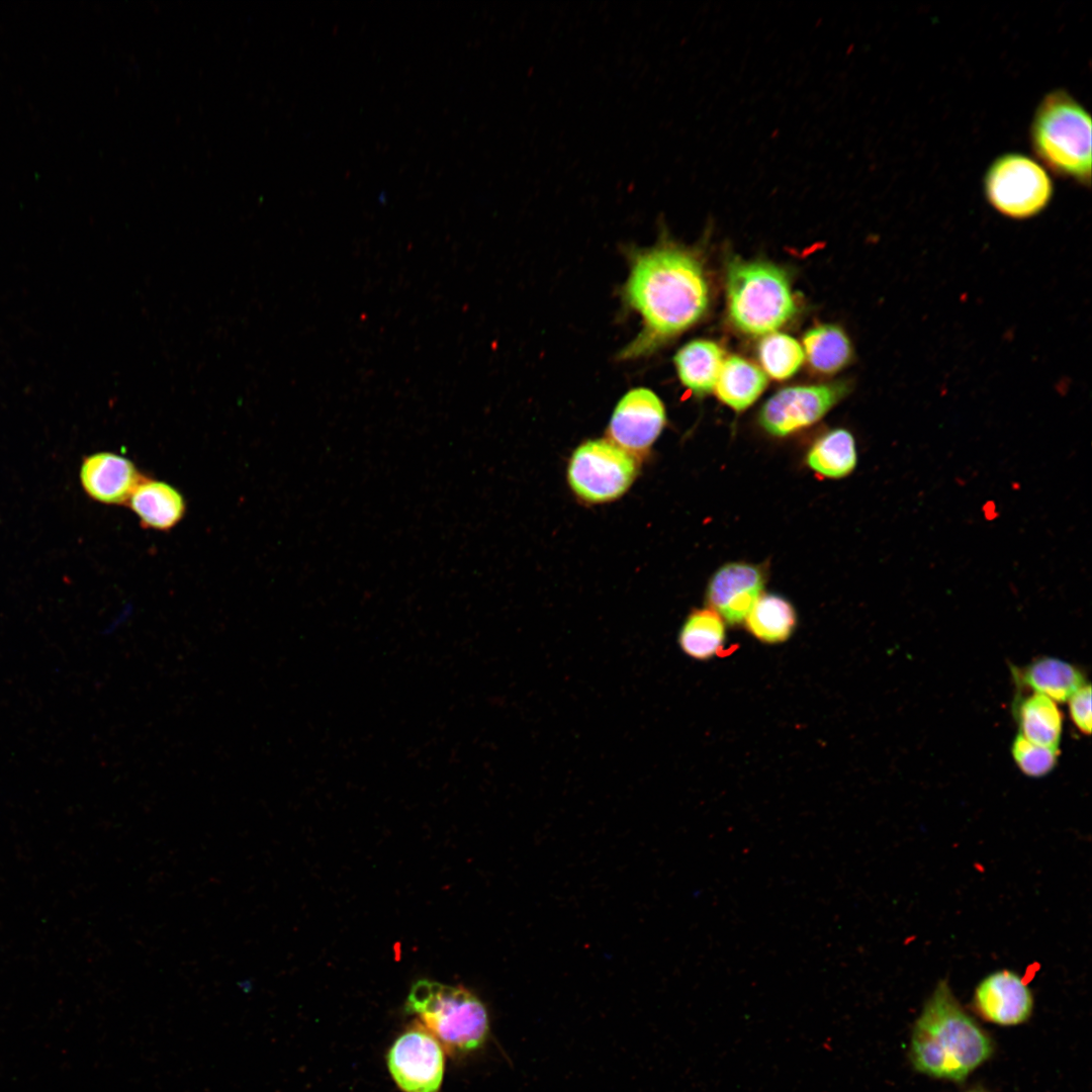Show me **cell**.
Returning a JSON list of instances; mask_svg holds the SVG:
<instances>
[{"mask_svg":"<svg viewBox=\"0 0 1092 1092\" xmlns=\"http://www.w3.org/2000/svg\"><path fill=\"white\" fill-rule=\"evenodd\" d=\"M1011 753L1015 763L1025 776L1041 778L1056 766L1060 749L1035 744L1018 734L1012 742Z\"/></svg>","mask_w":1092,"mask_h":1092,"instance_id":"cb8c5ba5","label":"cell"},{"mask_svg":"<svg viewBox=\"0 0 1092 1092\" xmlns=\"http://www.w3.org/2000/svg\"><path fill=\"white\" fill-rule=\"evenodd\" d=\"M764 585L760 569L734 562L716 571L707 588V601L724 622L739 625L761 596Z\"/></svg>","mask_w":1092,"mask_h":1092,"instance_id":"7c38bea8","label":"cell"},{"mask_svg":"<svg viewBox=\"0 0 1092 1092\" xmlns=\"http://www.w3.org/2000/svg\"><path fill=\"white\" fill-rule=\"evenodd\" d=\"M637 474L634 456L608 440L587 441L573 453L568 481L574 492L590 503L622 495Z\"/></svg>","mask_w":1092,"mask_h":1092,"instance_id":"52a82bcc","label":"cell"},{"mask_svg":"<svg viewBox=\"0 0 1092 1092\" xmlns=\"http://www.w3.org/2000/svg\"><path fill=\"white\" fill-rule=\"evenodd\" d=\"M405 1009L450 1055L480 1049L489 1034V1019L482 1001L460 986L420 980L406 999Z\"/></svg>","mask_w":1092,"mask_h":1092,"instance_id":"277c9868","label":"cell"},{"mask_svg":"<svg viewBox=\"0 0 1092 1092\" xmlns=\"http://www.w3.org/2000/svg\"><path fill=\"white\" fill-rule=\"evenodd\" d=\"M127 506L143 527L157 531L171 530L186 513L185 497L175 486L145 476L131 493Z\"/></svg>","mask_w":1092,"mask_h":1092,"instance_id":"5bb4252c","label":"cell"},{"mask_svg":"<svg viewBox=\"0 0 1092 1092\" xmlns=\"http://www.w3.org/2000/svg\"><path fill=\"white\" fill-rule=\"evenodd\" d=\"M802 345L793 337L782 333L764 336L758 346V358L762 371L777 380L793 376L804 361Z\"/></svg>","mask_w":1092,"mask_h":1092,"instance_id":"603a6c76","label":"cell"},{"mask_svg":"<svg viewBox=\"0 0 1092 1092\" xmlns=\"http://www.w3.org/2000/svg\"><path fill=\"white\" fill-rule=\"evenodd\" d=\"M1034 999L1025 981L1014 971L1001 969L988 974L976 986L972 1007L984 1020L999 1026L1026 1022Z\"/></svg>","mask_w":1092,"mask_h":1092,"instance_id":"30bf717a","label":"cell"},{"mask_svg":"<svg viewBox=\"0 0 1092 1092\" xmlns=\"http://www.w3.org/2000/svg\"><path fill=\"white\" fill-rule=\"evenodd\" d=\"M848 390L849 386L845 382L781 389L762 405L759 424L772 436H788L819 421Z\"/></svg>","mask_w":1092,"mask_h":1092,"instance_id":"ba28073f","label":"cell"},{"mask_svg":"<svg viewBox=\"0 0 1092 1092\" xmlns=\"http://www.w3.org/2000/svg\"><path fill=\"white\" fill-rule=\"evenodd\" d=\"M746 630L766 644L787 641L795 631L797 614L792 604L775 595H761L744 620Z\"/></svg>","mask_w":1092,"mask_h":1092,"instance_id":"d6986e66","label":"cell"},{"mask_svg":"<svg viewBox=\"0 0 1092 1092\" xmlns=\"http://www.w3.org/2000/svg\"><path fill=\"white\" fill-rule=\"evenodd\" d=\"M1034 155L1056 175L1091 184V117L1069 92L1056 89L1038 103L1029 129Z\"/></svg>","mask_w":1092,"mask_h":1092,"instance_id":"3957f363","label":"cell"},{"mask_svg":"<svg viewBox=\"0 0 1092 1092\" xmlns=\"http://www.w3.org/2000/svg\"><path fill=\"white\" fill-rule=\"evenodd\" d=\"M387 1064L403 1092L439 1091L444 1074L443 1049L421 1022H414L394 1041Z\"/></svg>","mask_w":1092,"mask_h":1092,"instance_id":"9c48e42d","label":"cell"},{"mask_svg":"<svg viewBox=\"0 0 1092 1092\" xmlns=\"http://www.w3.org/2000/svg\"><path fill=\"white\" fill-rule=\"evenodd\" d=\"M803 351L812 368L824 374L842 369L852 355L849 339L833 325H821L809 330L803 338Z\"/></svg>","mask_w":1092,"mask_h":1092,"instance_id":"ffe728a7","label":"cell"},{"mask_svg":"<svg viewBox=\"0 0 1092 1092\" xmlns=\"http://www.w3.org/2000/svg\"><path fill=\"white\" fill-rule=\"evenodd\" d=\"M988 202L1001 214L1015 219L1037 215L1051 202L1053 181L1045 169L1028 156L1001 155L984 177Z\"/></svg>","mask_w":1092,"mask_h":1092,"instance_id":"8992f818","label":"cell"},{"mask_svg":"<svg viewBox=\"0 0 1092 1092\" xmlns=\"http://www.w3.org/2000/svg\"><path fill=\"white\" fill-rule=\"evenodd\" d=\"M1019 685L1043 695L1054 702H1066L1086 684L1083 672L1065 660L1043 656L1023 668L1013 669Z\"/></svg>","mask_w":1092,"mask_h":1092,"instance_id":"9a60e30c","label":"cell"},{"mask_svg":"<svg viewBox=\"0 0 1092 1092\" xmlns=\"http://www.w3.org/2000/svg\"><path fill=\"white\" fill-rule=\"evenodd\" d=\"M665 423V411L658 396L647 388H635L618 402L609 425L612 442L629 453L647 450Z\"/></svg>","mask_w":1092,"mask_h":1092,"instance_id":"8fae6325","label":"cell"},{"mask_svg":"<svg viewBox=\"0 0 1092 1092\" xmlns=\"http://www.w3.org/2000/svg\"><path fill=\"white\" fill-rule=\"evenodd\" d=\"M1070 718L1076 728L1083 734L1089 735L1091 731V687L1083 685L1069 699Z\"/></svg>","mask_w":1092,"mask_h":1092,"instance_id":"d4e9b609","label":"cell"},{"mask_svg":"<svg viewBox=\"0 0 1092 1092\" xmlns=\"http://www.w3.org/2000/svg\"><path fill=\"white\" fill-rule=\"evenodd\" d=\"M625 298L642 316L644 330L625 355L646 352L696 324L709 304V286L695 255L671 245L639 254Z\"/></svg>","mask_w":1092,"mask_h":1092,"instance_id":"6da1fadb","label":"cell"},{"mask_svg":"<svg viewBox=\"0 0 1092 1092\" xmlns=\"http://www.w3.org/2000/svg\"><path fill=\"white\" fill-rule=\"evenodd\" d=\"M994 1052L987 1031L963 1008L946 980H940L916 1018L910 1037L913 1068L928 1077L965 1081Z\"/></svg>","mask_w":1092,"mask_h":1092,"instance_id":"7a4b0ae2","label":"cell"},{"mask_svg":"<svg viewBox=\"0 0 1092 1092\" xmlns=\"http://www.w3.org/2000/svg\"><path fill=\"white\" fill-rule=\"evenodd\" d=\"M966 1092H986V1091L981 1089V1088H974V1089H970V1090H968Z\"/></svg>","mask_w":1092,"mask_h":1092,"instance_id":"484cf974","label":"cell"},{"mask_svg":"<svg viewBox=\"0 0 1092 1092\" xmlns=\"http://www.w3.org/2000/svg\"><path fill=\"white\" fill-rule=\"evenodd\" d=\"M726 638L722 618L712 609L695 610L679 630L678 644L690 657L708 660L718 653Z\"/></svg>","mask_w":1092,"mask_h":1092,"instance_id":"44dd1931","label":"cell"},{"mask_svg":"<svg viewBox=\"0 0 1092 1092\" xmlns=\"http://www.w3.org/2000/svg\"><path fill=\"white\" fill-rule=\"evenodd\" d=\"M726 291L729 317L737 330L747 335L774 333L797 309L786 273L767 262L730 261Z\"/></svg>","mask_w":1092,"mask_h":1092,"instance_id":"5b68a950","label":"cell"},{"mask_svg":"<svg viewBox=\"0 0 1092 1092\" xmlns=\"http://www.w3.org/2000/svg\"><path fill=\"white\" fill-rule=\"evenodd\" d=\"M80 478L91 498L120 506L127 505L144 476L130 459L112 452H99L84 459Z\"/></svg>","mask_w":1092,"mask_h":1092,"instance_id":"4fadbf2b","label":"cell"},{"mask_svg":"<svg viewBox=\"0 0 1092 1092\" xmlns=\"http://www.w3.org/2000/svg\"><path fill=\"white\" fill-rule=\"evenodd\" d=\"M807 463L811 469L823 476H846L856 465V449L852 435L844 429L826 433L809 450Z\"/></svg>","mask_w":1092,"mask_h":1092,"instance_id":"7402d4cb","label":"cell"},{"mask_svg":"<svg viewBox=\"0 0 1092 1092\" xmlns=\"http://www.w3.org/2000/svg\"><path fill=\"white\" fill-rule=\"evenodd\" d=\"M1014 717L1019 734L1038 745L1059 749L1063 731V714L1056 702L1032 693L1014 704Z\"/></svg>","mask_w":1092,"mask_h":1092,"instance_id":"2e32d148","label":"cell"},{"mask_svg":"<svg viewBox=\"0 0 1092 1092\" xmlns=\"http://www.w3.org/2000/svg\"><path fill=\"white\" fill-rule=\"evenodd\" d=\"M724 360L723 350L708 340L692 341L674 356L681 383L697 394L714 389Z\"/></svg>","mask_w":1092,"mask_h":1092,"instance_id":"e0dca14e","label":"cell"},{"mask_svg":"<svg viewBox=\"0 0 1092 1092\" xmlns=\"http://www.w3.org/2000/svg\"><path fill=\"white\" fill-rule=\"evenodd\" d=\"M766 384V376L759 367L742 357L731 356L724 360L714 389L722 402L741 412L759 397Z\"/></svg>","mask_w":1092,"mask_h":1092,"instance_id":"ac0fdd59","label":"cell"}]
</instances>
